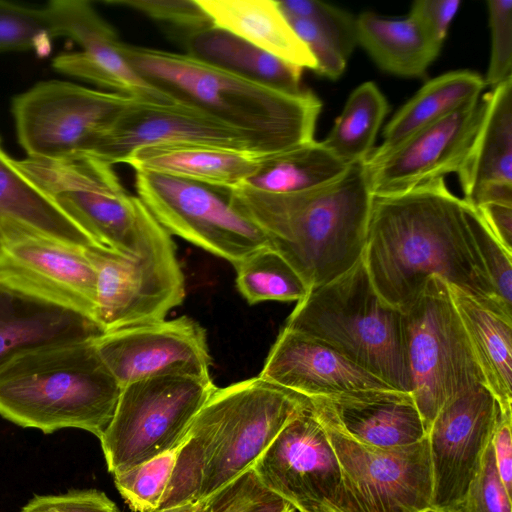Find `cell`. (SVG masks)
I'll return each mask as SVG.
<instances>
[{"instance_id": "cell-16", "label": "cell", "mask_w": 512, "mask_h": 512, "mask_svg": "<svg viewBox=\"0 0 512 512\" xmlns=\"http://www.w3.org/2000/svg\"><path fill=\"white\" fill-rule=\"evenodd\" d=\"M94 344L121 388L154 377H211L206 332L188 316L103 332Z\"/></svg>"}, {"instance_id": "cell-18", "label": "cell", "mask_w": 512, "mask_h": 512, "mask_svg": "<svg viewBox=\"0 0 512 512\" xmlns=\"http://www.w3.org/2000/svg\"><path fill=\"white\" fill-rule=\"evenodd\" d=\"M483 110L482 98L416 131L391 151L365 165L373 196L406 193L459 170Z\"/></svg>"}, {"instance_id": "cell-20", "label": "cell", "mask_w": 512, "mask_h": 512, "mask_svg": "<svg viewBox=\"0 0 512 512\" xmlns=\"http://www.w3.org/2000/svg\"><path fill=\"white\" fill-rule=\"evenodd\" d=\"M258 377L306 399H362L397 391L324 343L286 327Z\"/></svg>"}, {"instance_id": "cell-45", "label": "cell", "mask_w": 512, "mask_h": 512, "mask_svg": "<svg viewBox=\"0 0 512 512\" xmlns=\"http://www.w3.org/2000/svg\"><path fill=\"white\" fill-rule=\"evenodd\" d=\"M460 4V0H417L413 3L409 15L413 16L434 39L443 44Z\"/></svg>"}, {"instance_id": "cell-48", "label": "cell", "mask_w": 512, "mask_h": 512, "mask_svg": "<svg viewBox=\"0 0 512 512\" xmlns=\"http://www.w3.org/2000/svg\"><path fill=\"white\" fill-rule=\"evenodd\" d=\"M215 499L216 494L204 500L185 503L168 508H160L148 512H212Z\"/></svg>"}, {"instance_id": "cell-29", "label": "cell", "mask_w": 512, "mask_h": 512, "mask_svg": "<svg viewBox=\"0 0 512 512\" xmlns=\"http://www.w3.org/2000/svg\"><path fill=\"white\" fill-rule=\"evenodd\" d=\"M14 225L76 246L94 244L0 144V236Z\"/></svg>"}, {"instance_id": "cell-36", "label": "cell", "mask_w": 512, "mask_h": 512, "mask_svg": "<svg viewBox=\"0 0 512 512\" xmlns=\"http://www.w3.org/2000/svg\"><path fill=\"white\" fill-rule=\"evenodd\" d=\"M180 446L114 474L116 488L131 509L148 512L160 508L176 466Z\"/></svg>"}, {"instance_id": "cell-47", "label": "cell", "mask_w": 512, "mask_h": 512, "mask_svg": "<svg viewBox=\"0 0 512 512\" xmlns=\"http://www.w3.org/2000/svg\"><path fill=\"white\" fill-rule=\"evenodd\" d=\"M475 209L496 240L512 254V204L491 202Z\"/></svg>"}, {"instance_id": "cell-7", "label": "cell", "mask_w": 512, "mask_h": 512, "mask_svg": "<svg viewBox=\"0 0 512 512\" xmlns=\"http://www.w3.org/2000/svg\"><path fill=\"white\" fill-rule=\"evenodd\" d=\"M17 161L96 245L135 256L157 222L141 199L125 190L112 165L97 158Z\"/></svg>"}, {"instance_id": "cell-38", "label": "cell", "mask_w": 512, "mask_h": 512, "mask_svg": "<svg viewBox=\"0 0 512 512\" xmlns=\"http://www.w3.org/2000/svg\"><path fill=\"white\" fill-rule=\"evenodd\" d=\"M276 4L285 18L308 20L323 29L350 57L357 45L356 18L351 14L317 0H281Z\"/></svg>"}, {"instance_id": "cell-22", "label": "cell", "mask_w": 512, "mask_h": 512, "mask_svg": "<svg viewBox=\"0 0 512 512\" xmlns=\"http://www.w3.org/2000/svg\"><path fill=\"white\" fill-rule=\"evenodd\" d=\"M103 332L75 306L0 271V368L22 353Z\"/></svg>"}, {"instance_id": "cell-25", "label": "cell", "mask_w": 512, "mask_h": 512, "mask_svg": "<svg viewBox=\"0 0 512 512\" xmlns=\"http://www.w3.org/2000/svg\"><path fill=\"white\" fill-rule=\"evenodd\" d=\"M266 156V153L250 150L159 145L135 150L124 163L135 171L166 174L218 188H234L252 177Z\"/></svg>"}, {"instance_id": "cell-40", "label": "cell", "mask_w": 512, "mask_h": 512, "mask_svg": "<svg viewBox=\"0 0 512 512\" xmlns=\"http://www.w3.org/2000/svg\"><path fill=\"white\" fill-rule=\"evenodd\" d=\"M447 512H511V494L499 476L491 441L466 495Z\"/></svg>"}, {"instance_id": "cell-23", "label": "cell", "mask_w": 512, "mask_h": 512, "mask_svg": "<svg viewBox=\"0 0 512 512\" xmlns=\"http://www.w3.org/2000/svg\"><path fill=\"white\" fill-rule=\"evenodd\" d=\"M483 110L457 171L464 200L474 205L494 185H512V77L482 97Z\"/></svg>"}, {"instance_id": "cell-15", "label": "cell", "mask_w": 512, "mask_h": 512, "mask_svg": "<svg viewBox=\"0 0 512 512\" xmlns=\"http://www.w3.org/2000/svg\"><path fill=\"white\" fill-rule=\"evenodd\" d=\"M258 481L298 512L334 503L342 471L310 403L279 432L252 468Z\"/></svg>"}, {"instance_id": "cell-27", "label": "cell", "mask_w": 512, "mask_h": 512, "mask_svg": "<svg viewBox=\"0 0 512 512\" xmlns=\"http://www.w3.org/2000/svg\"><path fill=\"white\" fill-rule=\"evenodd\" d=\"M447 285L485 385L496 398L502 416H512V321Z\"/></svg>"}, {"instance_id": "cell-9", "label": "cell", "mask_w": 512, "mask_h": 512, "mask_svg": "<svg viewBox=\"0 0 512 512\" xmlns=\"http://www.w3.org/2000/svg\"><path fill=\"white\" fill-rule=\"evenodd\" d=\"M217 387L211 377L163 376L121 388L113 417L99 438L117 474L182 444Z\"/></svg>"}, {"instance_id": "cell-19", "label": "cell", "mask_w": 512, "mask_h": 512, "mask_svg": "<svg viewBox=\"0 0 512 512\" xmlns=\"http://www.w3.org/2000/svg\"><path fill=\"white\" fill-rule=\"evenodd\" d=\"M48 6L58 36L68 37L80 47L56 56L52 61L55 70L141 101L175 102L133 70L121 51L122 41L90 2L54 0Z\"/></svg>"}, {"instance_id": "cell-4", "label": "cell", "mask_w": 512, "mask_h": 512, "mask_svg": "<svg viewBox=\"0 0 512 512\" xmlns=\"http://www.w3.org/2000/svg\"><path fill=\"white\" fill-rule=\"evenodd\" d=\"M133 70L173 101L249 135L264 153L314 140L322 102L311 91L288 94L208 64L186 53L122 42Z\"/></svg>"}, {"instance_id": "cell-41", "label": "cell", "mask_w": 512, "mask_h": 512, "mask_svg": "<svg viewBox=\"0 0 512 512\" xmlns=\"http://www.w3.org/2000/svg\"><path fill=\"white\" fill-rule=\"evenodd\" d=\"M212 512H298L292 505L267 490L253 470L216 494Z\"/></svg>"}, {"instance_id": "cell-10", "label": "cell", "mask_w": 512, "mask_h": 512, "mask_svg": "<svg viewBox=\"0 0 512 512\" xmlns=\"http://www.w3.org/2000/svg\"><path fill=\"white\" fill-rule=\"evenodd\" d=\"M96 272L95 320L104 332L165 319L185 298V279L172 236L157 223L135 256L91 244Z\"/></svg>"}, {"instance_id": "cell-14", "label": "cell", "mask_w": 512, "mask_h": 512, "mask_svg": "<svg viewBox=\"0 0 512 512\" xmlns=\"http://www.w3.org/2000/svg\"><path fill=\"white\" fill-rule=\"evenodd\" d=\"M500 406L483 383L447 401L427 434L432 471V508L449 511L475 478L501 418Z\"/></svg>"}, {"instance_id": "cell-34", "label": "cell", "mask_w": 512, "mask_h": 512, "mask_svg": "<svg viewBox=\"0 0 512 512\" xmlns=\"http://www.w3.org/2000/svg\"><path fill=\"white\" fill-rule=\"evenodd\" d=\"M234 267L237 288L251 305L265 301L299 302L310 291L298 273L270 247Z\"/></svg>"}, {"instance_id": "cell-24", "label": "cell", "mask_w": 512, "mask_h": 512, "mask_svg": "<svg viewBox=\"0 0 512 512\" xmlns=\"http://www.w3.org/2000/svg\"><path fill=\"white\" fill-rule=\"evenodd\" d=\"M320 402L337 425L355 441L374 448L411 446L428 430L411 394L392 391L362 399Z\"/></svg>"}, {"instance_id": "cell-28", "label": "cell", "mask_w": 512, "mask_h": 512, "mask_svg": "<svg viewBox=\"0 0 512 512\" xmlns=\"http://www.w3.org/2000/svg\"><path fill=\"white\" fill-rule=\"evenodd\" d=\"M356 37L380 69L401 77L424 76L442 47L411 15L388 19L363 12L356 18Z\"/></svg>"}, {"instance_id": "cell-33", "label": "cell", "mask_w": 512, "mask_h": 512, "mask_svg": "<svg viewBox=\"0 0 512 512\" xmlns=\"http://www.w3.org/2000/svg\"><path fill=\"white\" fill-rule=\"evenodd\" d=\"M389 111L378 86L367 81L349 95L334 125L321 142L341 162H364L373 151L377 133Z\"/></svg>"}, {"instance_id": "cell-31", "label": "cell", "mask_w": 512, "mask_h": 512, "mask_svg": "<svg viewBox=\"0 0 512 512\" xmlns=\"http://www.w3.org/2000/svg\"><path fill=\"white\" fill-rule=\"evenodd\" d=\"M484 88V78L471 70L451 71L429 80L387 123L382 144L369 157L391 151L416 131L479 98Z\"/></svg>"}, {"instance_id": "cell-32", "label": "cell", "mask_w": 512, "mask_h": 512, "mask_svg": "<svg viewBox=\"0 0 512 512\" xmlns=\"http://www.w3.org/2000/svg\"><path fill=\"white\" fill-rule=\"evenodd\" d=\"M348 167L314 139L267 154L258 171L242 185L269 193L300 192L336 180Z\"/></svg>"}, {"instance_id": "cell-6", "label": "cell", "mask_w": 512, "mask_h": 512, "mask_svg": "<svg viewBox=\"0 0 512 512\" xmlns=\"http://www.w3.org/2000/svg\"><path fill=\"white\" fill-rule=\"evenodd\" d=\"M284 327L324 343L393 389L411 394L402 312L379 295L363 255L346 273L309 291Z\"/></svg>"}, {"instance_id": "cell-3", "label": "cell", "mask_w": 512, "mask_h": 512, "mask_svg": "<svg viewBox=\"0 0 512 512\" xmlns=\"http://www.w3.org/2000/svg\"><path fill=\"white\" fill-rule=\"evenodd\" d=\"M308 404L258 376L217 387L180 446L160 508L204 500L233 484Z\"/></svg>"}, {"instance_id": "cell-49", "label": "cell", "mask_w": 512, "mask_h": 512, "mask_svg": "<svg viewBox=\"0 0 512 512\" xmlns=\"http://www.w3.org/2000/svg\"><path fill=\"white\" fill-rule=\"evenodd\" d=\"M304 512H356L351 508L342 505L322 503L317 504Z\"/></svg>"}, {"instance_id": "cell-30", "label": "cell", "mask_w": 512, "mask_h": 512, "mask_svg": "<svg viewBox=\"0 0 512 512\" xmlns=\"http://www.w3.org/2000/svg\"><path fill=\"white\" fill-rule=\"evenodd\" d=\"M186 54L288 94H301L303 69L215 25L192 36Z\"/></svg>"}, {"instance_id": "cell-21", "label": "cell", "mask_w": 512, "mask_h": 512, "mask_svg": "<svg viewBox=\"0 0 512 512\" xmlns=\"http://www.w3.org/2000/svg\"><path fill=\"white\" fill-rule=\"evenodd\" d=\"M0 271L75 306L95 320L96 272L84 247L23 226H9L0 237Z\"/></svg>"}, {"instance_id": "cell-43", "label": "cell", "mask_w": 512, "mask_h": 512, "mask_svg": "<svg viewBox=\"0 0 512 512\" xmlns=\"http://www.w3.org/2000/svg\"><path fill=\"white\" fill-rule=\"evenodd\" d=\"M287 21L313 56L315 72L331 80L338 79L345 71L349 58L338 43L311 21L297 18Z\"/></svg>"}, {"instance_id": "cell-42", "label": "cell", "mask_w": 512, "mask_h": 512, "mask_svg": "<svg viewBox=\"0 0 512 512\" xmlns=\"http://www.w3.org/2000/svg\"><path fill=\"white\" fill-rule=\"evenodd\" d=\"M487 10L491 53L484 83L492 89L512 77V1L489 0Z\"/></svg>"}, {"instance_id": "cell-1", "label": "cell", "mask_w": 512, "mask_h": 512, "mask_svg": "<svg viewBox=\"0 0 512 512\" xmlns=\"http://www.w3.org/2000/svg\"><path fill=\"white\" fill-rule=\"evenodd\" d=\"M470 208L450 192L444 178L403 194L373 197L363 260L386 302L401 309L436 276L512 321L478 252Z\"/></svg>"}, {"instance_id": "cell-26", "label": "cell", "mask_w": 512, "mask_h": 512, "mask_svg": "<svg viewBox=\"0 0 512 512\" xmlns=\"http://www.w3.org/2000/svg\"><path fill=\"white\" fill-rule=\"evenodd\" d=\"M213 24L262 50L315 71L316 62L274 0H197Z\"/></svg>"}, {"instance_id": "cell-37", "label": "cell", "mask_w": 512, "mask_h": 512, "mask_svg": "<svg viewBox=\"0 0 512 512\" xmlns=\"http://www.w3.org/2000/svg\"><path fill=\"white\" fill-rule=\"evenodd\" d=\"M105 3L145 15L184 46L192 36L214 25L197 0H107Z\"/></svg>"}, {"instance_id": "cell-5", "label": "cell", "mask_w": 512, "mask_h": 512, "mask_svg": "<svg viewBox=\"0 0 512 512\" xmlns=\"http://www.w3.org/2000/svg\"><path fill=\"white\" fill-rule=\"evenodd\" d=\"M94 339L40 347L7 362L0 368V416L45 434L78 428L100 438L121 387Z\"/></svg>"}, {"instance_id": "cell-46", "label": "cell", "mask_w": 512, "mask_h": 512, "mask_svg": "<svg viewBox=\"0 0 512 512\" xmlns=\"http://www.w3.org/2000/svg\"><path fill=\"white\" fill-rule=\"evenodd\" d=\"M512 416H502L493 433L491 445L496 467L507 492L512 488Z\"/></svg>"}, {"instance_id": "cell-2", "label": "cell", "mask_w": 512, "mask_h": 512, "mask_svg": "<svg viewBox=\"0 0 512 512\" xmlns=\"http://www.w3.org/2000/svg\"><path fill=\"white\" fill-rule=\"evenodd\" d=\"M227 190L235 208L265 233L270 248L310 291L346 273L363 255L374 197L365 161L305 191L269 193L246 185Z\"/></svg>"}, {"instance_id": "cell-8", "label": "cell", "mask_w": 512, "mask_h": 512, "mask_svg": "<svg viewBox=\"0 0 512 512\" xmlns=\"http://www.w3.org/2000/svg\"><path fill=\"white\" fill-rule=\"evenodd\" d=\"M411 396L427 430L451 398L484 378L447 282L432 276L401 309Z\"/></svg>"}, {"instance_id": "cell-11", "label": "cell", "mask_w": 512, "mask_h": 512, "mask_svg": "<svg viewBox=\"0 0 512 512\" xmlns=\"http://www.w3.org/2000/svg\"><path fill=\"white\" fill-rule=\"evenodd\" d=\"M135 188L171 236L233 266L270 247L265 233L231 203L227 188L150 171H135Z\"/></svg>"}, {"instance_id": "cell-35", "label": "cell", "mask_w": 512, "mask_h": 512, "mask_svg": "<svg viewBox=\"0 0 512 512\" xmlns=\"http://www.w3.org/2000/svg\"><path fill=\"white\" fill-rule=\"evenodd\" d=\"M57 37L48 4L31 7L0 0V52L33 50L45 56Z\"/></svg>"}, {"instance_id": "cell-13", "label": "cell", "mask_w": 512, "mask_h": 512, "mask_svg": "<svg viewBox=\"0 0 512 512\" xmlns=\"http://www.w3.org/2000/svg\"><path fill=\"white\" fill-rule=\"evenodd\" d=\"M133 100L66 81L39 82L13 99L18 141L30 158L92 157L101 136Z\"/></svg>"}, {"instance_id": "cell-12", "label": "cell", "mask_w": 512, "mask_h": 512, "mask_svg": "<svg viewBox=\"0 0 512 512\" xmlns=\"http://www.w3.org/2000/svg\"><path fill=\"white\" fill-rule=\"evenodd\" d=\"M308 401L342 471V492L331 504H342L357 512H424L432 508L427 437L394 449L366 446L349 437L320 402Z\"/></svg>"}, {"instance_id": "cell-50", "label": "cell", "mask_w": 512, "mask_h": 512, "mask_svg": "<svg viewBox=\"0 0 512 512\" xmlns=\"http://www.w3.org/2000/svg\"><path fill=\"white\" fill-rule=\"evenodd\" d=\"M424 512H447V511H441V510H437L434 508H429V509L425 510Z\"/></svg>"}, {"instance_id": "cell-44", "label": "cell", "mask_w": 512, "mask_h": 512, "mask_svg": "<svg viewBox=\"0 0 512 512\" xmlns=\"http://www.w3.org/2000/svg\"><path fill=\"white\" fill-rule=\"evenodd\" d=\"M21 512H120L105 493L90 489L35 496Z\"/></svg>"}, {"instance_id": "cell-17", "label": "cell", "mask_w": 512, "mask_h": 512, "mask_svg": "<svg viewBox=\"0 0 512 512\" xmlns=\"http://www.w3.org/2000/svg\"><path fill=\"white\" fill-rule=\"evenodd\" d=\"M159 145H199L264 153L252 137L198 108L176 101L156 104L135 99L101 136L92 157L113 166L124 163L139 148Z\"/></svg>"}, {"instance_id": "cell-39", "label": "cell", "mask_w": 512, "mask_h": 512, "mask_svg": "<svg viewBox=\"0 0 512 512\" xmlns=\"http://www.w3.org/2000/svg\"><path fill=\"white\" fill-rule=\"evenodd\" d=\"M469 222L495 294L512 310V254L496 240L473 206L469 211Z\"/></svg>"}]
</instances>
